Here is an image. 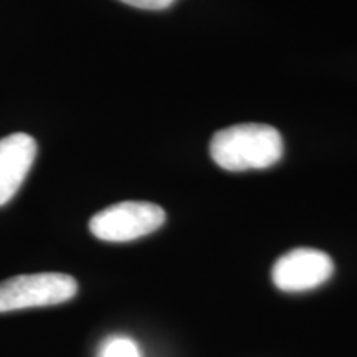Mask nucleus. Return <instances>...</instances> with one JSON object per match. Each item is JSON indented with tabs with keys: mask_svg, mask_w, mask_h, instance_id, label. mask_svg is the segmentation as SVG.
Listing matches in <instances>:
<instances>
[{
	"mask_svg": "<svg viewBox=\"0 0 357 357\" xmlns=\"http://www.w3.org/2000/svg\"><path fill=\"white\" fill-rule=\"evenodd\" d=\"M211 155L218 167L230 172L268 169L283 158V137L268 124H234L213 134Z\"/></svg>",
	"mask_w": 357,
	"mask_h": 357,
	"instance_id": "1",
	"label": "nucleus"
},
{
	"mask_svg": "<svg viewBox=\"0 0 357 357\" xmlns=\"http://www.w3.org/2000/svg\"><path fill=\"white\" fill-rule=\"evenodd\" d=\"M166 222L162 207L151 202H119L102 208L89 220V231L102 242L124 243L153 234Z\"/></svg>",
	"mask_w": 357,
	"mask_h": 357,
	"instance_id": "2",
	"label": "nucleus"
},
{
	"mask_svg": "<svg viewBox=\"0 0 357 357\" xmlns=\"http://www.w3.org/2000/svg\"><path fill=\"white\" fill-rule=\"evenodd\" d=\"M77 293V280L65 273L13 276L0 283V312L61 305Z\"/></svg>",
	"mask_w": 357,
	"mask_h": 357,
	"instance_id": "3",
	"label": "nucleus"
},
{
	"mask_svg": "<svg viewBox=\"0 0 357 357\" xmlns=\"http://www.w3.org/2000/svg\"><path fill=\"white\" fill-rule=\"evenodd\" d=\"M334 273V261L316 248H294L271 268V280L280 291L303 293L324 284Z\"/></svg>",
	"mask_w": 357,
	"mask_h": 357,
	"instance_id": "4",
	"label": "nucleus"
},
{
	"mask_svg": "<svg viewBox=\"0 0 357 357\" xmlns=\"http://www.w3.org/2000/svg\"><path fill=\"white\" fill-rule=\"evenodd\" d=\"M35 158L37 142L30 134L15 132L0 139V207L19 192Z\"/></svg>",
	"mask_w": 357,
	"mask_h": 357,
	"instance_id": "5",
	"label": "nucleus"
},
{
	"mask_svg": "<svg viewBox=\"0 0 357 357\" xmlns=\"http://www.w3.org/2000/svg\"><path fill=\"white\" fill-rule=\"evenodd\" d=\"M96 357H142L139 346L128 336H109L98 347Z\"/></svg>",
	"mask_w": 357,
	"mask_h": 357,
	"instance_id": "6",
	"label": "nucleus"
},
{
	"mask_svg": "<svg viewBox=\"0 0 357 357\" xmlns=\"http://www.w3.org/2000/svg\"><path fill=\"white\" fill-rule=\"evenodd\" d=\"M128 6L142 8V10H164V8L171 7L176 0H121Z\"/></svg>",
	"mask_w": 357,
	"mask_h": 357,
	"instance_id": "7",
	"label": "nucleus"
}]
</instances>
